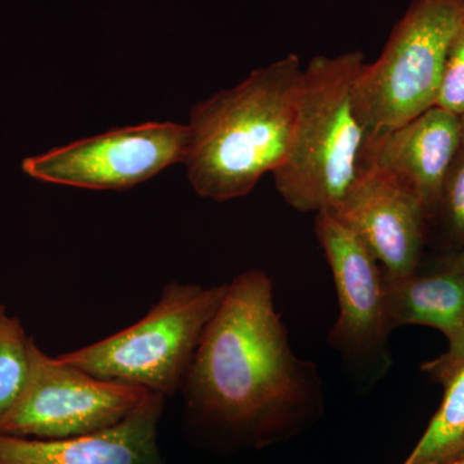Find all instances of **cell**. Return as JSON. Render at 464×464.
<instances>
[{"mask_svg":"<svg viewBox=\"0 0 464 464\" xmlns=\"http://www.w3.org/2000/svg\"><path fill=\"white\" fill-rule=\"evenodd\" d=\"M179 393L188 431L234 448L282 441L323 413L322 377L293 351L264 270L227 283Z\"/></svg>","mask_w":464,"mask_h":464,"instance_id":"cell-1","label":"cell"},{"mask_svg":"<svg viewBox=\"0 0 464 464\" xmlns=\"http://www.w3.org/2000/svg\"><path fill=\"white\" fill-rule=\"evenodd\" d=\"M302 76L298 56L288 54L194 106L183 164L198 195L216 201L246 197L266 173L282 166Z\"/></svg>","mask_w":464,"mask_h":464,"instance_id":"cell-2","label":"cell"},{"mask_svg":"<svg viewBox=\"0 0 464 464\" xmlns=\"http://www.w3.org/2000/svg\"><path fill=\"white\" fill-rule=\"evenodd\" d=\"M360 51L317 56L304 69L288 154L275 170L276 190L298 212H331L355 181L368 132L353 83Z\"/></svg>","mask_w":464,"mask_h":464,"instance_id":"cell-3","label":"cell"},{"mask_svg":"<svg viewBox=\"0 0 464 464\" xmlns=\"http://www.w3.org/2000/svg\"><path fill=\"white\" fill-rule=\"evenodd\" d=\"M227 284L168 283L139 322L99 342L58 355L100 380L141 387L164 398L181 391L204 331Z\"/></svg>","mask_w":464,"mask_h":464,"instance_id":"cell-4","label":"cell"},{"mask_svg":"<svg viewBox=\"0 0 464 464\" xmlns=\"http://www.w3.org/2000/svg\"><path fill=\"white\" fill-rule=\"evenodd\" d=\"M464 25V0H413L373 63L353 83L368 136L401 127L433 108L451 43Z\"/></svg>","mask_w":464,"mask_h":464,"instance_id":"cell-5","label":"cell"},{"mask_svg":"<svg viewBox=\"0 0 464 464\" xmlns=\"http://www.w3.org/2000/svg\"><path fill=\"white\" fill-rule=\"evenodd\" d=\"M149 391L100 380L48 356L33 341L30 373L20 398L0 420V433L61 440L91 435L123 422Z\"/></svg>","mask_w":464,"mask_h":464,"instance_id":"cell-6","label":"cell"},{"mask_svg":"<svg viewBox=\"0 0 464 464\" xmlns=\"http://www.w3.org/2000/svg\"><path fill=\"white\" fill-rule=\"evenodd\" d=\"M317 240L333 274L340 315L328 334V344L344 368L371 386L392 365L383 270L359 237L332 213H316Z\"/></svg>","mask_w":464,"mask_h":464,"instance_id":"cell-7","label":"cell"},{"mask_svg":"<svg viewBox=\"0 0 464 464\" xmlns=\"http://www.w3.org/2000/svg\"><path fill=\"white\" fill-rule=\"evenodd\" d=\"M190 130L177 123L116 128L24 160L33 179L90 190H127L185 163Z\"/></svg>","mask_w":464,"mask_h":464,"instance_id":"cell-8","label":"cell"},{"mask_svg":"<svg viewBox=\"0 0 464 464\" xmlns=\"http://www.w3.org/2000/svg\"><path fill=\"white\" fill-rule=\"evenodd\" d=\"M329 213L355 232L384 274L406 276L420 268L429 218L413 192L390 174L360 166L350 190Z\"/></svg>","mask_w":464,"mask_h":464,"instance_id":"cell-9","label":"cell"},{"mask_svg":"<svg viewBox=\"0 0 464 464\" xmlns=\"http://www.w3.org/2000/svg\"><path fill=\"white\" fill-rule=\"evenodd\" d=\"M460 148V116L433 106L401 127L366 137L360 166L377 168L398 179L418 198L430 219Z\"/></svg>","mask_w":464,"mask_h":464,"instance_id":"cell-10","label":"cell"},{"mask_svg":"<svg viewBox=\"0 0 464 464\" xmlns=\"http://www.w3.org/2000/svg\"><path fill=\"white\" fill-rule=\"evenodd\" d=\"M166 400L150 392L123 422L78 438L39 440L0 433V464H167L159 447Z\"/></svg>","mask_w":464,"mask_h":464,"instance_id":"cell-11","label":"cell"},{"mask_svg":"<svg viewBox=\"0 0 464 464\" xmlns=\"http://www.w3.org/2000/svg\"><path fill=\"white\" fill-rule=\"evenodd\" d=\"M392 328L426 325L447 337L451 355L464 353V274L448 264L436 273L389 276L383 273Z\"/></svg>","mask_w":464,"mask_h":464,"instance_id":"cell-12","label":"cell"},{"mask_svg":"<svg viewBox=\"0 0 464 464\" xmlns=\"http://www.w3.org/2000/svg\"><path fill=\"white\" fill-rule=\"evenodd\" d=\"M422 371L441 384L444 398L402 464H444L464 456V353H445Z\"/></svg>","mask_w":464,"mask_h":464,"instance_id":"cell-13","label":"cell"},{"mask_svg":"<svg viewBox=\"0 0 464 464\" xmlns=\"http://www.w3.org/2000/svg\"><path fill=\"white\" fill-rule=\"evenodd\" d=\"M34 338L0 304V420L20 398L30 373Z\"/></svg>","mask_w":464,"mask_h":464,"instance_id":"cell-14","label":"cell"},{"mask_svg":"<svg viewBox=\"0 0 464 464\" xmlns=\"http://www.w3.org/2000/svg\"><path fill=\"white\" fill-rule=\"evenodd\" d=\"M441 218L448 239L464 246V146L460 148L442 186L436 215Z\"/></svg>","mask_w":464,"mask_h":464,"instance_id":"cell-15","label":"cell"},{"mask_svg":"<svg viewBox=\"0 0 464 464\" xmlns=\"http://www.w3.org/2000/svg\"><path fill=\"white\" fill-rule=\"evenodd\" d=\"M435 106L458 116L464 112V25L449 50Z\"/></svg>","mask_w":464,"mask_h":464,"instance_id":"cell-16","label":"cell"},{"mask_svg":"<svg viewBox=\"0 0 464 464\" xmlns=\"http://www.w3.org/2000/svg\"><path fill=\"white\" fill-rule=\"evenodd\" d=\"M447 264L464 274V246L462 249L458 250L457 255L449 259Z\"/></svg>","mask_w":464,"mask_h":464,"instance_id":"cell-17","label":"cell"},{"mask_svg":"<svg viewBox=\"0 0 464 464\" xmlns=\"http://www.w3.org/2000/svg\"><path fill=\"white\" fill-rule=\"evenodd\" d=\"M444 464H464V456L457 458V459L450 460V462H447Z\"/></svg>","mask_w":464,"mask_h":464,"instance_id":"cell-18","label":"cell"},{"mask_svg":"<svg viewBox=\"0 0 464 464\" xmlns=\"http://www.w3.org/2000/svg\"><path fill=\"white\" fill-rule=\"evenodd\" d=\"M460 123H462V146H464V112L460 115Z\"/></svg>","mask_w":464,"mask_h":464,"instance_id":"cell-19","label":"cell"}]
</instances>
